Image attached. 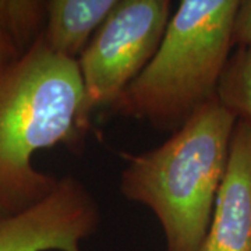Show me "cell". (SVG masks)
Here are the masks:
<instances>
[{
	"label": "cell",
	"instance_id": "cell-7",
	"mask_svg": "<svg viewBox=\"0 0 251 251\" xmlns=\"http://www.w3.org/2000/svg\"><path fill=\"white\" fill-rule=\"evenodd\" d=\"M117 0H46L42 39L59 56L77 60Z\"/></svg>",
	"mask_w": 251,
	"mask_h": 251
},
{
	"label": "cell",
	"instance_id": "cell-4",
	"mask_svg": "<svg viewBox=\"0 0 251 251\" xmlns=\"http://www.w3.org/2000/svg\"><path fill=\"white\" fill-rule=\"evenodd\" d=\"M171 0H117L77 59L88 108H110L152 59L173 13Z\"/></svg>",
	"mask_w": 251,
	"mask_h": 251
},
{
	"label": "cell",
	"instance_id": "cell-5",
	"mask_svg": "<svg viewBox=\"0 0 251 251\" xmlns=\"http://www.w3.org/2000/svg\"><path fill=\"white\" fill-rule=\"evenodd\" d=\"M99 224L95 196L67 175L38 205L0 219V251H81L80 243L95 233Z\"/></svg>",
	"mask_w": 251,
	"mask_h": 251
},
{
	"label": "cell",
	"instance_id": "cell-3",
	"mask_svg": "<svg viewBox=\"0 0 251 251\" xmlns=\"http://www.w3.org/2000/svg\"><path fill=\"white\" fill-rule=\"evenodd\" d=\"M240 0H181L152 59L110 106L119 116L175 133L216 97Z\"/></svg>",
	"mask_w": 251,
	"mask_h": 251
},
{
	"label": "cell",
	"instance_id": "cell-1",
	"mask_svg": "<svg viewBox=\"0 0 251 251\" xmlns=\"http://www.w3.org/2000/svg\"><path fill=\"white\" fill-rule=\"evenodd\" d=\"M92 112L77 60L52 52L42 35L0 77V219L42 202L59 177L38 171L34 153L78 148Z\"/></svg>",
	"mask_w": 251,
	"mask_h": 251
},
{
	"label": "cell",
	"instance_id": "cell-8",
	"mask_svg": "<svg viewBox=\"0 0 251 251\" xmlns=\"http://www.w3.org/2000/svg\"><path fill=\"white\" fill-rule=\"evenodd\" d=\"M45 18L42 0H0V77L34 45Z\"/></svg>",
	"mask_w": 251,
	"mask_h": 251
},
{
	"label": "cell",
	"instance_id": "cell-6",
	"mask_svg": "<svg viewBox=\"0 0 251 251\" xmlns=\"http://www.w3.org/2000/svg\"><path fill=\"white\" fill-rule=\"evenodd\" d=\"M198 251H251V125L234 126L227 168Z\"/></svg>",
	"mask_w": 251,
	"mask_h": 251
},
{
	"label": "cell",
	"instance_id": "cell-2",
	"mask_svg": "<svg viewBox=\"0 0 251 251\" xmlns=\"http://www.w3.org/2000/svg\"><path fill=\"white\" fill-rule=\"evenodd\" d=\"M237 119L218 98L198 109L152 150L122 153L119 188L161 225L166 251H198L205 239L227 168Z\"/></svg>",
	"mask_w": 251,
	"mask_h": 251
},
{
	"label": "cell",
	"instance_id": "cell-10",
	"mask_svg": "<svg viewBox=\"0 0 251 251\" xmlns=\"http://www.w3.org/2000/svg\"><path fill=\"white\" fill-rule=\"evenodd\" d=\"M233 48L251 44V0H240L232 28Z\"/></svg>",
	"mask_w": 251,
	"mask_h": 251
},
{
	"label": "cell",
	"instance_id": "cell-9",
	"mask_svg": "<svg viewBox=\"0 0 251 251\" xmlns=\"http://www.w3.org/2000/svg\"><path fill=\"white\" fill-rule=\"evenodd\" d=\"M216 98L237 120L251 125V44L234 48L221 75Z\"/></svg>",
	"mask_w": 251,
	"mask_h": 251
}]
</instances>
